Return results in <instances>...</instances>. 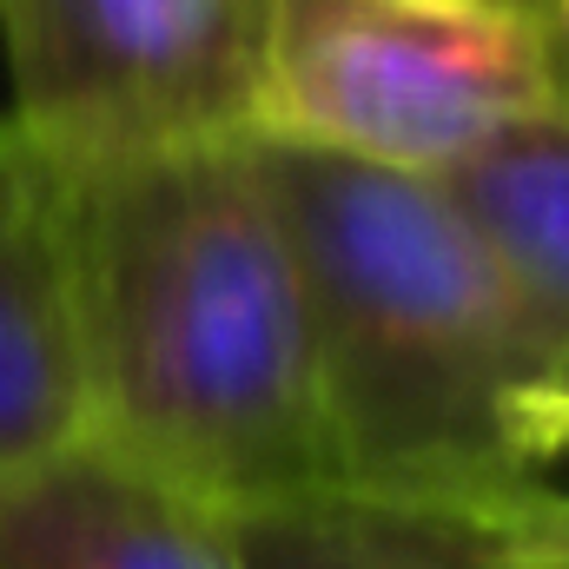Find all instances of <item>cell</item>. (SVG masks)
Listing matches in <instances>:
<instances>
[{"instance_id":"obj_6","label":"cell","mask_w":569,"mask_h":569,"mask_svg":"<svg viewBox=\"0 0 569 569\" xmlns=\"http://www.w3.org/2000/svg\"><path fill=\"white\" fill-rule=\"evenodd\" d=\"M80 430L67 179L0 113V477L73 443Z\"/></svg>"},{"instance_id":"obj_8","label":"cell","mask_w":569,"mask_h":569,"mask_svg":"<svg viewBox=\"0 0 569 569\" xmlns=\"http://www.w3.org/2000/svg\"><path fill=\"white\" fill-rule=\"evenodd\" d=\"M232 530L252 569H483L450 543H430L418 530H398V523H378L338 503L232 517Z\"/></svg>"},{"instance_id":"obj_10","label":"cell","mask_w":569,"mask_h":569,"mask_svg":"<svg viewBox=\"0 0 569 569\" xmlns=\"http://www.w3.org/2000/svg\"><path fill=\"white\" fill-rule=\"evenodd\" d=\"M563 93H569V40H563Z\"/></svg>"},{"instance_id":"obj_4","label":"cell","mask_w":569,"mask_h":569,"mask_svg":"<svg viewBox=\"0 0 569 569\" xmlns=\"http://www.w3.org/2000/svg\"><path fill=\"white\" fill-rule=\"evenodd\" d=\"M272 0H0L7 120L60 179L259 140Z\"/></svg>"},{"instance_id":"obj_3","label":"cell","mask_w":569,"mask_h":569,"mask_svg":"<svg viewBox=\"0 0 569 569\" xmlns=\"http://www.w3.org/2000/svg\"><path fill=\"white\" fill-rule=\"evenodd\" d=\"M563 40L537 0H272L259 140L450 179L550 113Z\"/></svg>"},{"instance_id":"obj_2","label":"cell","mask_w":569,"mask_h":569,"mask_svg":"<svg viewBox=\"0 0 569 569\" xmlns=\"http://www.w3.org/2000/svg\"><path fill=\"white\" fill-rule=\"evenodd\" d=\"M298 246L331 503L450 523L569 457L530 318L437 179L266 140Z\"/></svg>"},{"instance_id":"obj_9","label":"cell","mask_w":569,"mask_h":569,"mask_svg":"<svg viewBox=\"0 0 569 569\" xmlns=\"http://www.w3.org/2000/svg\"><path fill=\"white\" fill-rule=\"evenodd\" d=\"M398 530H411V523H398ZM418 537L450 543L483 569H569V490H557L550 477H530L517 490L483 497L477 510H463L450 523H425Z\"/></svg>"},{"instance_id":"obj_5","label":"cell","mask_w":569,"mask_h":569,"mask_svg":"<svg viewBox=\"0 0 569 569\" xmlns=\"http://www.w3.org/2000/svg\"><path fill=\"white\" fill-rule=\"evenodd\" d=\"M0 569H252L232 517L73 437L0 477Z\"/></svg>"},{"instance_id":"obj_7","label":"cell","mask_w":569,"mask_h":569,"mask_svg":"<svg viewBox=\"0 0 569 569\" xmlns=\"http://www.w3.org/2000/svg\"><path fill=\"white\" fill-rule=\"evenodd\" d=\"M517 291L569 418V100L437 179Z\"/></svg>"},{"instance_id":"obj_1","label":"cell","mask_w":569,"mask_h":569,"mask_svg":"<svg viewBox=\"0 0 569 569\" xmlns=\"http://www.w3.org/2000/svg\"><path fill=\"white\" fill-rule=\"evenodd\" d=\"M67 284L93 443L212 503H331L311 318L266 140L67 179Z\"/></svg>"}]
</instances>
